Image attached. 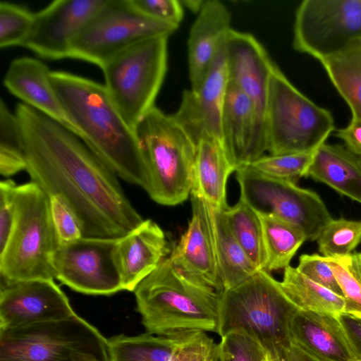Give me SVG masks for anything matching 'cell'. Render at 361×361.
<instances>
[{"mask_svg":"<svg viewBox=\"0 0 361 361\" xmlns=\"http://www.w3.org/2000/svg\"><path fill=\"white\" fill-rule=\"evenodd\" d=\"M233 235L258 270H264L262 229L257 213L243 200L222 210Z\"/></svg>","mask_w":361,"mask_h":361,"instance_id":"cell-31","label":"cell"},{"mask_svg":"<svg viewBox=\"0 0 361 361\" xmlns=\"http://www.w3.org/2000/svg\"><path fill=\"white\" fill-rule=\"evenodd\" d=\"M305 177L361 204V159L345 146L322 144L316 150Z\"/></svg>","mask_w":361,"mask_h":361,"instance_id":"cell-25","label":"cell"},{"mask_svg":"<svg viewBox=\"0 0 361 361\" xmlns=\"http://www.w3.org/2000/svg\"><path fill=\"white\" fill-rule=\"evenodd\" d=\"M183 336L171 338L149 333L115 336L107 338L109 361H182Z\"/></svg>","mask_w":361,"mask_h":361,"instance_id":"cell-28","label":"cell"},{"mask_svg":"<svg viewBox=\"0 0 361 361\" xmlns=\"http://www.w3.org/2000/svg\"><path fill=\"white\" fill-rule=\"evenodd\" d=\"M271 361H284L279 353H269Z\"/></svg>","mask_w":361,"mask_h":361,"instance_id":"cell-47","label":"cell"},{"mask_svg":"<svg viewBox=\"0 0 361 361\" xmlns=\"http://www.w3.org/2000/svg\"><path fill=\"white\" fill-rule=\"evenodd\" d=\"M231 14L219 0H206L191 26L188 40V72L195 90L212 65L226 35Z\"/></svg>","mask_w":361,"mask_h":361,"instance_id":"cell-22","label":"cell"},{"mask_svg":"<svg viewBox=\"0 0 361 361\" xmlns=\"http://www.w3.org/2000/svg\"><path fill=\"white\" fill-rule=\"evenodd\" d=\"M279 353L284 361H314L292 343Z\"/></svg>","mask_w":361,"mask_h":361,"instance_id":"cell-44","label":"cell"},{"mask_svg":"<svg viewBox=\"0 0 361 361\" xmlns=\"http://www.w3.org/2000/svg\"><path fill=\"white\" fill-rule=\"evenodd\" d=\"M219 361H264L268 351L255 337L243 330H234L221 337Z\"/></svg>","mask_w":361,"mask_h":361,"instance_id":"cell-37","label":"cell"},{"mask_svg":"<svg viewBox=\"0 0 361 361\" xmlns=\"http://www.w3.org/2000/svg\"><path fill=\"white\" fill-rule=\"evenodd\" d=\"M34 18L27 8L8 1L0 2V47L23 46Z\"/></svg>","mask_w":361,"mask_h":361,"instance_id":"cell-36","label":"cell"},{"mask_svg":"<svg viewBox=\"0 0 361 361\" xmlns=\"http://www.w3.org/2000/svg\"><path fill=\"white\" fill-rule=\"evenodd\" d=\"M235 172L240 199L257 213L275 216L295 225L307 240H316L333 219L321 197L312 190L290 180L262 175L247 166Z\"/></svg>","mask_w":361,"mask_h":361,"instance_id":"cell-11","label":"cell"},{"mask_svg":"<svg viewBox=\"0 0 361 361\" xmlns=\"http://www.w3.org/2000/svg\"><path fill=\"white\" fill-rule=\"evenodd\" d=\"M257 214L262 229L264 270L269 273L285 269L290 266L292 258L307 240L306 237L299 228L281 218Z\"/></svg>","mask_w":361,"mask_h":361,"instance_id":"cell-30","label":"cell"},{"mask_svg":"<svg viewBox=\"0 0 361 361\" xmlns=\"http://www.w3.org/2000/svg\"><path fill=\"white\" fill-rule=\"evenodd\" d=\"M361 39V0H304L293 25V49L319 61Z\"/></svg>","mask_w":361,"mask_h":361,"instance_id":"cell-12","label":"cell"},{"mask_svg":"<svg viewBox=\"0 0 361 361\" xmlns=\"http://www.w3.org/2000/svg\"><path fill=\"white\" fill-rule=\"evenodd\" d=\"M264 361H271L269 353L267 354V356L266 359Z\"/></svg>","mask_w":361,"mask_h":361,"instance_id":"cell-48","label":"cell"},{"mask_svg":"<svg viewBox=\"0 0 361 361\" xmlns=\"http://www.w3.org/2000/svg\"><path fill=\"white\" fill-rule=\"evenodd\" d=\"M319 61L350 108L351 117L361 120V39Z\"/></svg>","mask_w":361,"mask_h":361,"instance_id":"cell-27","label":"cell"},{"mask_svg":"<svg viewBox=\"0 0 361 361\" xmlns=\"http://www.w3.org/2000/svg\"><path fill=\"white\" fill-rule=\"evenodd\" d=\"M144 190L158 204L174 206L191 193L197 146L175 121L154 106L137 125Z\"/></svg>","mask_w":361,"mask_h":361,"instance_id":"cell-5","label":"cell"},{"mask_svg":"<svg viewBox=\"0 0 361 361\" xmlns=\"http://www.w3.org/2000/svg\"><path fill=\"white\" fill-rule=\"evenodd\" d=\"M281 288L300 311L342 316L345 313L344 298L313 281L296 267L284 269Z\"/></svg>","mask_w":361,"mask_h":361,"instance_id":"cell-29","label":"cell"},{"mask_svg":"<svg viewBox=\"0 0 361 361\" xmlns=\"http://www.w3.org/2000/svg\"><path fill=\"white\" fill-rule=\"evenodd\" d=\"M316 150L279 155H263L245 166L271 178L296 183L300 178L305 177Z\"/></svg>","mask_w":361,"mask_h":361,"instance_id":"cell-34","label":"cell"},{"mask_svg":"<svg viewBox=\"0 0 361 361\" xmlns=\"http://www.w3.org/2000/svg\"><path fill=\"white\" fill-rule=\"evenodd\" d=\"M351 259L353 269L361 280V252H353Z\"/></svg>","mask_w":361,"mask_h":361,"instance_id":"cell-46","label":"cell"},{"mask_svg":"<svg viewBox=\"0 0 361 361\" xmlns=\"http://www.w3.org/2000/svg\"><path fill=\"white\" fill-rule=\"evenodd\" d=\"M16 183L10 178L0 182V250L6 245L11 233L16 214Z\"/></svg>","mask_w":361,"mask_h":361,"instance_id":"cell-41","label":"cell"},{"mask_svg":"<svg viewBox=\"0 0 361 361\" xmlns=\"http://www.w3.org/2000/svg\"><path fill=\"white\" fill-rule=\"evenodd\" d=\"M26 169L23 142L17 116L0 100V173L8 178Z\"/></svg>","mask_w":361,"mask_h":361,"instance_id":"cell-32","label":"cell"},{"mask_svg":"<svg viewBox=\"0 0 361 361\" xmlns=\"http://www.w3.org/2000/svg\"><path fill=\"white\" fill-rule=\"evenodd\" d=\"M49 199L59 245L71 243L84 237L81 224L69 205L59 195L49 196Z\"/></svg>","mask_w":361,"mask_h":361,"instance_id":"cell-38","label":"cell"},{"mask_svg":"<svg viewBox=\"0 0 361 361\" xmlns=\"http://www.w3.org/2000/svg\"><path fill=\"white\" fill-rule=\"evenodd\" d=\"M255 115L249 97L229 80L221 119V141L236 170L252 162Z\"/></svg>","mask_w":361,"mask_h":361,"instance_id":"cell-24","label":"cell"},{"mask_svg":"<svg viewBox=\"0 0 361 361\" xmlns=\"http://www.w3.org/2000/svg\"><path fill=\"white\" fill-rule=\"evenodd\" d=\"M140 13L155 20L178 27L183 6L178 0H130Z\"/></svg>","mask_w":361,"mask_h":361,"instance_id":"cell-39","label":"cell"},{"mask_svg":"<svg viewBox=\"0 0 361 361\" xmlns=\"http://www.w3.org/2000/svg\"><path fill=\"white\" fill-rule=\"evenodd\" d=\"M168 38L156 36L138 42L101 68L110 98L134 130L155 106L167 70Z\"/></svg>","mask_w":361,"mask_h":361,"instance_id":"cell-9","label":"cell"},{"mask_svg":"<svg viewBox=\"0 0 361 361\" xmlns=\"http://www.w3.org/2000/svg\"><path fill=\"white\" fill-rule=\"evenodd\" d=\"M296 268L313 281L343 296L332 270L322 255L303 254Z\"/></svg>","mask_w":361,"mask_h":361,"instance_id":"cell-40","label":"cell"},{"mask_svg":"<svg viewBox=\"0 0 361 361\" xmlns=\"http://www.w3.org/2000/svg\"><path fill=\"white\" fill-rule=\"evenodd\" d=\"M351 255L323 257L332 270L345 299L343 315L361 320V280L353 269Z\"/></svg>","mask_w":361,"mask_h":361,"instance_id":"cell-35","label":"cell"},{"mask_svg":"<svg viewBox=\"0 0 361 361\" xmlns=\"http://www.w3.org/2000/svg\"><path fill=\"white\" fill-rule=\"evenodd\" d=\"M170 252L165 234L151 219L118 238L115 258L123 290L134 291Z\"/></svg>","mask_w":361,"mask_h":361,"instance_id":"cell-20","label":"cell"},{"mask_svg":"<svg viewBox=\"0 0 361 361\" xmlns=\"http://www.w3.org/2000/svg\"><path fill=\"white\" fill-rule=\"evenodd\" d=\"M117 240L82 237L58 245L52 257L55 279L87 295H109L123 290L115 258Z\"/></svg>","mask_w":361,"mask_h":361,"instance_id":"cell-13","label":"cell"},{"mask_svg":"<svg viewBox=\"0 0 361 361\" xmlns=\"http://www.w3.org/2000/svg\"><path fill=\"white\" fill-rule=\"evenodd\" d=\"M48 66L38 59H13L4 78V85L23 103L59 122L78 135L54 90Z\"/></svg>","mask_w":361,"mask_h":361,"instance_id":"cell-21","label":"cell"},{"mask_svg":"<svg viewBox=\"0 0 361 361\" xmlns=\"http://www.w3.org/2000/svg\"><path fill=\"white\" fill-rule=\"evenodd\" d=\"M15 114L31 181L69 205L84 237L118 238L143 221L117 176L75 133L23 102Z\"/></svg>","mask_w":361,"mask_h":361,"instance_id":"cell-1","label":"cell"},{"mask_svg":"<svg viewBox=\"0 0 361 361\" xmlns=\"http://www.w3.org/2000/svg\"><path fill=\"white\" fill-rule=\"evenodd\" d=\"M318 250L326 257L350 255L361 243V220L333 219L316 239Z\"/></svg>","mask_w":361,"mask_h":361,"instance_id":"cell-33","label":"cell"},{"mask_svg":"<svg viewBox=\"0 0 361 361\" xmlns=\"http://www.w3.org/2000/svg\"><path fill=\"white\" fill-rule=\"evenodd\" d=\"M176 29L142 14L130 0H106L71 42L68 58L102 68L134 44L152 37H169Z\"/></svg>","mask_w":361,"mask_h":361,"instance_id":"cell-10","label":"cell"},{"mask_svg":"<svg viewBox=\"0 0 361 361\" xmlns=\"http://www.w3.org/2000/svg\"><path fill=\"white\" fill-rule=\"evenodd\" d=\"M75 314L54 280L1 283L0 329L65 319Z\"/></svg>","mask_w":361,"mask_h":361,"instance_id":"cell-17","label":"cell"},{"mask_svg":"<svg viewBox=\"0 0 361 361\" xmlns=\"http://www.w3.org/2000/svg\"><path fill=\"white\" fill-rule=\"evenodd\" d=\"M0 361H109L107 338L75 313L0 329Z\"/></svg>","mask_w":361,"mask_h":361,"instance_id":"cell-8","label":"cell"},{"mask_svg":"<svg viewBox=\"0 0 361 361\" xmlns=\"http://www.w3.org/2000/svg\"><path fill=\"white\" fill-rule=\"evenodd\" d=\"M336 136L343 141L350 152L361 159V120L351 117L345 127L336 130Z\"/></svg>","mask_w":361,"mask_h":361,"instance_id":"cell-42","label":"cell"},{"mask_svg":"<svg viewBox=\"0 0 361 361\" xmlns=\"http://www.w3.org/2000/svg\"><path fill=\"white\" fill-rule=\"evenodd\" d=\"M236 169L230 160L222 142L204 135L197 145L191 193L214 209L224 210L226 202V183Z\"/></svg>","mask_w":361,"mask_h":361,"instance_id":"cell-23","label":"cell"},{"mask_svg":"<svg viewBox=\"0 0 361 361\" xmlns=\"http://www.w3.org/2000/svg\"><path fill=\"white\" fill-rule=\"evenodd\" d=\"M291 343L314 361L361 358L342 316L298 310L290 326Z\"/></svg>","mask_w":361,"mask_h":361,"instance_id":"cell-18","label":"cell"},{"mask_svg":"<svg viewBox=\"0 0 361 361\" xmlns=\"http://www.w3.org/2000/svg\"><path fill=\"white\" fill-rule=\"evenodd\" d=\"M133 292L147 333L176 338L217 332L219 293L182 272L169 257Z\"/></svg>","mask_w":361,"mask_h":361,"instance_id":"cell-3","label":"cell"},{"mask_svg":"<svg viewBox=\"0 0 361 361\" xmlns=\"http://www.w3.org/2000/svg\"><path fill=\"white\" fill-rule=\"evenodd\" d=\"M192 217L186 231L169 257L172 264L186 275L220 293V281L209 209L205 201L190 193Z\"/></svg>","mask_w":361,"mask_h":361,"instance_id":"cell-19","label":"cell"},{"mask_svg":"<svg viewBox=\"0 0 361 361\" xmlns=\"http://www.w3.org/2000/svg\"><path fill=\"white\" fill-rule=\"evenodd\" d=\"M334 130L331 113L302 94L275 64L268 88L267 152L279 155L314 151Z\"/></svg>","mask_w":361,"mask_h":361,"instance_id":"cell-7","label":"cell"},{"mask_svg":"<svg viewBox=\"0 0 361 361\" xmlns=\"http://www.w3.org/2000/svg\"><path fill=\"white\" fill-rule=\"evenodd\" d=\"M180 1L183 7L185 6L192 12L197 13V14L205 3L204 0H184Z\"/></svg>","mask_w":361,"mask_h":361,"instance_id":"cell-45","label":"cell"},{"mask_svg":"<svg viewBox=\"0 0 361 361\" xmlns=\"http://www.w3.org/2000/svg\"><path fill=\"white\" fill-rule=\"evenodd\" d=\"M355 361H361V358L360 359H357V360H356Z\"/></svg>","mask_w":361,"mask_h":361,"instance_id":"cell-49","label":"cell"},{"mask_svg":"<svg viewBox=\"0 0 361 361\" xmlns=\"http://www.w3.org/2000/svg\"><path fill=\"white\" fill-rule=\"evenodd\" d=\"M207 207L219 275L223 290H228L259 270L233 235L222 210Z\"/></svg>","mask_w":361,"mask_h":361,"instance_id":"cell-26","label":"cell"},{"mask_svg":"<svg viewBox=\"0 0 361 361\" xmlns=\"http://www.w3.org/2000/svg\"><path fill=\"white\" fill-rule=\"evenodd\" d=\"M225 37L198 87L183 91L178 111L171 114L196 146L204 135L221 141L222 113L229 82Z\"/></svg>","mask_w":361,"mask_h":361,"instance_id":"cell-16","label":"cell"},{"mask_svg":"<svg viewBox=\"0 0 361 361\" xmlns=\"http://www.w3.org/2000/svg\"><path fill=\"white\" fill-rule=\"evenodd\" d=\"M15 207L11 233L0 250L1 282L54 280L52 257L59 244L49 196L30 181L17 186Z\"/></svg>","mask_w":361,"mask_h":361,"instance_id":"cell-6","label":"cell"},{"mask_svg":"<svg viewBox=\"0 0 361 361\" xmlns=\"http://www.w3.org/2000/svg\"><path fill=\"white\" fill-rule=\"evenodd\" d=\"M298 310L280 281L259 270L238 286L219 293L217 334L243 330L268 353H280L291 343L290 326Z\"/></svg>","mask_w":361,"mask_h":361,"instance_id":"cell-4","label":"cell"},{"mask_svg":"<svg viewBox=\"0 0 361 361\" xmlns=\"http://www.w3.org/2000/svg\"><path fill=\"white\" fill-rule=\"evenodd\" d=\"M225 52L229 80L249 97L254 106L255 126L251 150L253 161L267 152L268 88L275 63L252 35L233 29L226 35Z\"/></svg>","mask_w":361,"mask_h":361,"instance_id":"cell-14","label":"cell"},{"mask_svg":"<svg viewBox=\"0 0 361 361\" xmlns=\"http://www.w3.org/2000/svg\"><path fill=\"white\" fill-rule=\"evenodd\" d=\"M106 0H56L34 13L22 47L50 60L69 57L71 42Z\"/></svg>","mask_w":361,"mask_h":361,"instance_id":"cell-15","label":"cell"},{"mask_svg":"<svg viewBox=\"0 0 361 361\" xmlns=\"http://www.w3.org/2000/svg\"><path fill=\"white\" fill-rule=\"evenodd\" d=\"M342 319L361 355V320L347 315H342Z\"/></svg>","mask_w":361,"mask_h":361,"instance_id":"cell-43","label":"cell"},{"mask_svg":"<svg viewBox=\"0 0 361 361\" xmlns=\"http://www.w3.org/2000/svg\"><path fill=\"white\" fill-rule=\"evenodd\" d=\"M51 79L78 135L117 176L144 189L145 171L137 134L104 85L65 71H52Z\"/></svg>","mask_w":361,"mask_h":361,"instance_id":"cell-2","label":"cell"}]
</instances>
